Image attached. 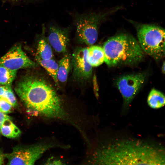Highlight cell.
Returning <instances> with one entry per match:
<instances>
[{
    "mask_svg": "<svg viewBox=\"0 0 165 165\" xmlns=\"http://www.w3.org/2000/svg\"><path fill=\"white\" fill-rule=\"evenodd\" d=\"M164 149L138 140L119 139L104 145L94 153V164L165 165Z\"/></svg>",
    "mask_w": 165,
    "mask_h": 165,
    "instance_id": "1",
    "label": "cell"
},
{
    "mask_svg": "<svg viewBox=\"0 0 165 165\" xmlns=\"http://www.w3.org/2000/svg\"><path fill=\"white\" fill-rule=\"evenodd\" d=\"M15 90L28 111L71 122L60 97L44 80L34 76H26L17 83Z\"/></svg>",
    "mask_w": 165,
    "mask_h": 165,
    "instance_id": "2",
    "label": "cell"
},
{
    "mask_svg": "<svg viewBox=\"0 0 165 165\" xmlns=\"http://www.w3.org/2000/svg\"><path fill=\"white\" fill-rule=\"evenodd\" d=\"M102 48L104 62L109 67L135 64L144 56L143 50L137 40L127 34L111 37L105 42Z\"/></svg>",
    "mask_w": 165,
    "mask_h": 165,
    "instance_id": "3",
    "label": "cell"
},
{
    "mask_svg": "<svg viewBox=\"0 0 165 165\" xmlns=\"http://www.w3.org/2000/svg\"><path fill=\"white\" fill-rule=\"evenodd\" d=\"M139 44L143 50L158 61L165 55V30L162 28L142 24L137 28Z\"/></svg>",
    "mask_w": 165,
    "mask_h": 165,
    "instance_id": "4",
    "label": "cell"
},
{
    "mask_svg": "<svg viewBox=\"0 0 165 165\" xmlns=\"http://www.w3.org/2000/svg\"><path fill=\"white\" fill-rule=\"evenodd\" d=\"M112 11L104 13H90L78 16L76 21V34L78 41L92 46L97 41L99 26Z\"/></svg>",
    "mask_w": 165,
    "mask_h": 165,
    "instance_id": "5",
    "label": "cell"
},
{
    "mask_svg": "<svg viewBox=\"0 0 165 165\" xmlns=\"http://www.w3.org/2000/svg\"><path fill=\"white\" fill-rule=\"evenodd\" d=\"M65 147L53 143L40 144L27 147H16L10 153L4 154L8 165H33L49 149Z\"/></svg>",
    "mask_w": 165,
    "mask_h": 165,
    "instance_id": "6",
    "label": "cell"
},
{
    "mask_svg": "<svg viewBox=\"0 0 165 165\" xmlns=\"http://www.w3.org/2000/svg\"><path fill=\"white\" fill-rule=\"evenodd\" d=\"M145 75L138 73L126 75L117 80L116 85L123 100L126 108L138 93L145 80Z\"/></svg>",
    "mask_w": 165,
    "mask_h": 165,
    "instance_id": "7",
    "label": "cell"
},
{
    "mask_svg": "<svg viewBox=\"0 0 165 165\" xmlns=\"http://www.w3.org/2000/svg\"><path fill=\"white\" fill-rule=\"evenodd\" d=\"M37 65L26 55L20 45L14 46L0 57V65L12 70L34 68Z\"/></svg>",
    "mask_w": 165,
    "mask_h": 165,
    "instance_id": "8",
    "label": "cell"
},
{
    "mask_svg": "<svg viewBox=\"0 0 165 165\" xmlns=\"http://www.w3.org/2000/svg\"><path fill=\"white\" fill-rule=\"evenodd\" d=\"M88 48H79L73 53L71 64L75 78L80 80H86L91 76L92 67L87 59Z\"/></svg>",
    "mask_w": 165,
    "mask_h": 165,
    "instance_id": "9",
    "label": "cell"
},
{
    "mask_svg": "<svg viewBox=\"0 0 165 165\" xmlns=\"http://www.w3.org/2000/svg\"><path fill=\"white\" fill-rule=\"evenodd\" d=\"M47 40L57 52L64 53L67 50L69 38L67 31L53 26L49 28Z\"/></svg>",
    "mask_w": 165,
    "mask_h": 165,
    "instance_id": "10",
    "label": "cell"
},
{
    "mask_svg": "<svg viewBox=\"0 0 165 165\" xmlns=\"http://www.w3.org/2000/svg\"><path fill=\"white\" fill-rule=\"evenodd\" d=\"M87 59L92 66H100L104 62L105 54L102 47L98 46H91L88 48Z\"/></svg>",
    "mask_w": 165,
    "mask_h": 165,
    "instance_id": "11",
    "label": "cell"
},
{
    "mask_svg": "<svg viewBox=\"0 0 165 165\" xmlns=\"http://www.w3.org/2000/svg\"><path fill=\"white\" fill-rule=\"evenodd\" d=\"M71 65V59L68 55H64L59 61L57 73L58 81L63 83L66 81Z\"/></svg>",
    "mask_w": 165,
    "mask_h": 165,
    "instance_id": "12",
    "label": "cell"
},
{
    "mask_svg": "<svg viewBox=\"0 0 165 165\" xmlns=\"http://www.w3.org/2000/svg\"><path fill=\"white\" fill-rule=\"evenodd\" d=\"M1 134L7 138H14L19 136L21 133L20 129L12 122L11 118L6 119L0 128Z\"/></svg>",
    "mask_w": 165,
    "mask_h": 165,
    "instance_id": "13",
    "label": "cell"
},
{
    "mask_svg": "<svg viewBox=\"0 0 165 165\" xmlns=\"http://www.w3.org/2000/svg\"><path fill=\"white\" fill-rule=\"evenodd\" d=\"M147 102L148 105L152 108H160L165 105L164 95L160 91L153 89L149 94Z\"/></svg>",
    "mask_w": 165,
    "mask_h": 165,
    "instance_id": "14",
    "label": "cell"
},
{
    "mask_svg": "<svg viewBox=\"0 0 165 165\" xmlns=\"http://www.w3.org/2000/svg\"><path fill=\"white\" fill-rule=\"evenodd\" d=\"M38 45L36 57L44 60L53 58L51 46L47 39L42 37L39 41Z\"/></svg>",
    "mask_w": 165,
    "mask_h": 165,
    "instance_id": "15",
    "label": "cell"
},
{
    "mask_svg": "<svg viewBox=\"0 0 165 165\" xmlns=\"http://www.w3.org/2000/svg\"><path fill=\"white\" fill-rule=\"evenodd\" d=\"M37 62L52 77L55 83L58 84L57 78V73L58 64L53 58L47 60H42L36 57Z\"/></svg>",
    "mask_w": 165,
    "mask_h": 165,
    "instance_id": "16",
    "label": "cell"
},
{
    "mask_svg": "<svg viewBox=\"0 0 165 165\" xmlns=\"http://www.w3.org/2000/svg\"><path fill=\"white\" fill-rule=\"evenodd\" d=\"M16 73V70H12L0 65V85L11 86Z\"/></svg>",
    "mask_w": 165,
    "mask_h": 165,
    "instance_id": "17",
    "label": "cell"
},
{
    "mask_svg": "<svg viewBox=\"0 0 165 165\" xmlns=\"http://www.w3.org/2000/svg\"><path fill=\"white\" fill-rule=\"evenodd\" d=\"M1 97L7 101L13 107H15L17 105V100L11 86H6L5 93Z\"/></svg>",
    "mask_w": 165,
    "mask_h": 165,
    "instance_id": "18",
    "label": "cell"
},
{
    "mask_svg": "<svg viewBox=\"0 0 165 165\" xmlns=\"http://www.w3.org/2000/svg\"><path fill=\"white\" fill-rule=\"evenodd\" d=\"M13 106L6 99L0 97V112L5 114L11 112Z\"/></svg>",
    "mask_w": 165,
    "mask_h": 165,
    "instance_id": "19",
    "label": "cell"
},
{
    "mask_svg": "<svg viewBox=\"0 0 165 165\" xmlns=\"http://www.w3.org/2000/svg\"><path fill=\"white\" fill-rule=\"evenodd\" d=\"M9 118H11L7 114L0 112V135H1L0 128L2 123L6 119Z\"/></svg>",
    "mask_w": 165,
    "mask_h": 165,
    "instance_id": "20",
    "label": "cell"
},
{
    "mask_svg": "<svg viewBox=\"0 0 165 165\" xmlns=\"http://www.w3.org/2000/svg\"><path fill=\"white\" fill-rule=\"evenodd\" d=\"M55 164L60 165L63 164L62 162L60 160H51L50 159L47 160L45 164Z\"/></svg>",
    "mask_w": 165,
    "mask_h": 165,
    "instance_id": "21",
    "label": "cell"
},
{
    "mask_svg": "<svg viewBox=\"0 0 165 165\" xmlns=\"http://www.w3.org/2000/svg\"><path fill=\"white\" fill-rule=\"evenodd\" d=\"M6 86L0 85V97H2L4 94Z\"/></svg>",
    "mask_w": 165,
    "mask_h": 165,
    "instance_id": "22",
    "label": "cell"
},
{
    "mask_svg": "<svg viewBox=\"0 0 165 165\" xmlns=\"http://www.w3.org/2000/svg\"><path fill=\"white\" fill-rule=\"evenodd\" d=\"M4 154H3L0 152V165H2L4 163Z\"/></svg>",
    "mask_w": 165,
    "mask_h": 165,
    "instance_id": "23",
    "label": "cell"
},
{
    "mask_svg": "<svg viewBox=\"0 0 165 165\" xmlns=\"http://www.w3.org/2000/svg\"><path fill=\"white\" fill-rule=\"evenodd\" d=\"M162 73L164 74L165 73V62H163L162 67Z\"/></svg>",
    "mask_w": 165,
    "mask_h": 165,
    "instance_id": "24",
    "label": "cell"
}]
</instances>
